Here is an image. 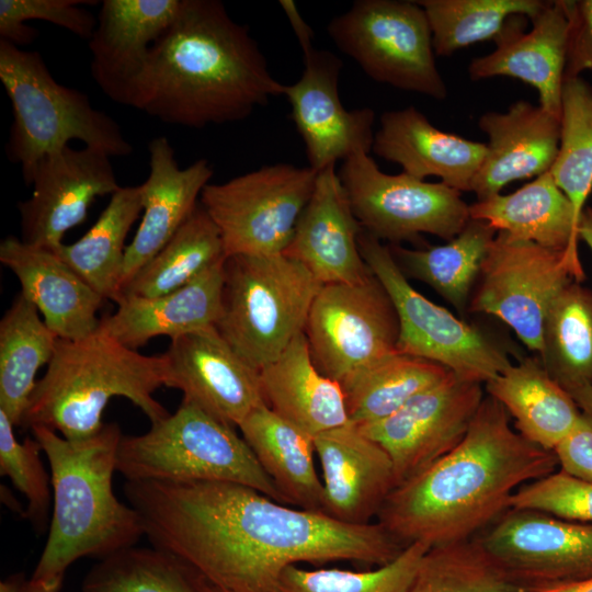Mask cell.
<instances>
[{
	"label": "cell",
	"instance_id": "ba28073f",
	"mask_svg": "<svg viewBox=\"0 0 592 592\" xmlns=\"http://www.w3.org/2000/svg\"><path fill=\"white\" fill-rule=\"evenodd\" d=\"M221 310L215 326L249 365L260 371L304 333L323 285L286 253L228 257Z\"/></svg>",
	"mask_w": 592,
	"mask_h": 592
},
{
	"label": "cell",
	"instance_id": "277c9868",
	"mask_svg": "<svg viewBox=\"0 0 592 592\" xmlns=\"http://www.w3.org/2000/svg\"><path fill=\"white\" fill-rule=\"evenodd\" d=\"M52 478L48 537L31 579L64 580L82 557L104 558L135 546L145 536L138 512L113 491L122 431L117 423L86 439L68 440L45 426H32Z\"/></svg>",
	"mask_w": 592,
	"mask_h": 592
},
{
	"label": "cell",
	"instance_id": "ffe728a7",
	"mask_svg": "<svg viewBox=\"0 0 592 592\" xmlns=\"http://www.w3.org/2000/svg\"><path fill=\"white\" fill-rule=\"evenodd\" d=\"M182 0H104L88 41L91 76L112 101L130 105L151 47L172 25Z\"/></svg>",
	"mask_w": 592,
	"mask_h": 592
},
{
	"label": "cell",
	"instance_id": "e0dca14e",
	"mask_svg": "<svg viewBox=\"0 0 592 592\" xmlns=\"http://www.w3.org/2000/svg\"><path fill=\"white\" fill-rule=\"evenodd\" d=\"M32 195L18 204L21 240L54 250L66 232L81 224L92 202L112 195L117 183L111 157L84 146H67L42 158L29 181Z\"/></svg>",
	"mask_w": 592,
	"mask_h": 592
},
{
	"label": "cell",
	"instance_id": "8992f818",
	"mask_svg": "<svg viewBox=\"0 0 592 592\" xmlns=\"http://www.w3.org/2000/svg\"><path fill=\"white\" fill-rule=\"evenodd\" d=\"M0 80L12 106L7 155L27 184L37 162L79 140L113 157L133 151L121 126L88 95L57 82L42 55L0 39Z\"/></svg>",
	"mask_w": 592,
	"mask_h": 592
},
{
	"label": "cell",
	"instance_id": "c3c4849f",
	"mask_svg": "<svg viewBox=\"0 0 592 592\" xmlns=\"http://www.w3.org/2000/svg\"><path fill=\"white\" fill-rule=\"evenodd\" d=\"M565 473L592 481V417L582 412L573 430L554 449Z\"/></svg>",
	"mask_w": 592,
	"mask_h": 592
},
{
	"label": "cell",
	"instance_id": "7a4b0ae2",
	"mask_svg": "<svg viewBox=\"0 0 592 592\" xmlns=\"http://www.w3.org/2000/svg\"><path fill=\"white\" fill-rule=\"evenodd\" d=\"M501 402L485 396L451 452L396 487L377 514L401 545L430 547L475 537L510 509L513 493L556 471L558 460L511 426Z\"/></svg>",
	"mask_w": 592,
	"mask_h": 592
},
{
	"label": "cell",
	"instance_id": "7bdbcfd3",
	"mask_svg": "<svg viewBox=\"0 0 592 592\" xmlns=\"http://www.w3.org/2000/svg\"><path fill=\"white\" fill-rule=\"evenodd\" d=\"M429 548L423 543L409 544L392 561L366 571L308 570L292 565L282 571L271 592H406Z\"/></svg>",
	"mask_w": 592,
	"mask_h": 592
},
{
	"label": "cell",
	"instance_id": "6da1fadb",
	"mask_svg": "<svg viewBox=\"0 0 592 592\" xmlns=\"http://www.w3.org/2000/svg\"><path fill=\"white\" fill-rule=\"evenodd\" d=\"M151 546L230 592H271L298 562L392 561L406 547L380 524H350L219 481H126Z\"/></svg>",
	"mask_w": 592,
	"mask_h": 592
},
{
	"label": "cell",
	"instance_id": "2e32d148",
	"mask_svg": "<svg viewBox=\"0 0 592 592\" xmlns=\"http://www.w3.org/2000/svg\"><path fill=\"white\" fill-rule=\"evenodd\" d=\"M478 537L526 590L592 578V523L509 509Z\"/></svg>",
	"mask_w": 592,
	"mask_h": 592
},
{
	"label": "cell",
	"instance_id": "83f0119b",
	"mask_svg": "<svg viewBox=\"0 0 592 592\" xmlns=\"http://www.w3.org/2000/svg\"><path fill=\"white\" fill-rule=\"evenodd\" d=\"M224 262L168 294L118 298L116 311L101 319L100 327L134 350L159 335L173 340L214 328L221 310Z\"/></svg>",
	"mask_w": 592,
	"mask_h": 592
},
{
	"label": "cell",
	"instance_id": "9a60e30c",
	"mask_svg": "<svg viewBox=\"0 0 592 592\" xmlns=\"http://www.w3.org/2000/svg\"><path fill=\"white\" fill-rule=\"evenodd\" d=\"M483 398L481 383L451 373L389 417L356 426L387 452L398 487L460 443Z\"/></svg>",
	"mask_w": 592,
	"mask_h": 592
},
{
	"label": "cell",
	"instance_id": "ab89813d",
	"mask_svg": "<svg viewBox=\"0 0 592 592\" xmlns=\"http://www.w3.org/2000/svg\"><path fill=\"white\" fill-rule=\"evenodd\" d=\"M542 0H418L428 18L434 53L451 56L468 45L494 39L508 19L532 20L545 7Z\"/></svg>",
	"mask_w": 592,
	"mask_h": 592
},
{
	"label": "cell",
	"instance_id": "681fc988",
	"mask_svg": "<svg viewBox=\"0 0 592 592\" xmlns=\"http://www.w3.org/2000/svg\"><path fill=\"white\" fill-rule=\"evenodd\" d=\"M280 5L289 21L301 52L306 53L314 48V32L303 19L295 2L292 0H280Z\"/></svg>",
	"mask_w": 592,
	"mask_h": 592
},
{
	"label": "cell",
	"instance_id": "6f0895ef",
	"mask_svg": "<svg viewBox=\"0 0 592 592\" xmlns=\"http://www.w3.org/2000/svg\"><path fill=\"white\" fill-rule=\"evenodd\" d=\"M523 592H530V591L525 590V591H523Z\"/></svg>",
	"mask_w": 592,
	"mask_h": 592
},
{
	"label": "cell",
	"instance_id": "8d00e7d4",
	"mask_svg": "<svg viewBox=\"0 0 592 592\" xmlns=\"http://www.w3.org/2000/svg\"><path fill=\"white\" fill-rule=\"evenodd\" d=\"M225 259L219 230L198 204L174 236L123 287L117 299L168 294Z\"/></svg>",
	"mask_w": 592,
	"mask_h": 592
},
{
	"label": "cell",
	"instance_id": "816d5d0a",
	"mask_svg": "<svg viewBox=\"0 0 592 592\" xmlns=\"http://www.w3.org/2000/svg\"><path fill=\"white\" fill-rule=\"evenodd\" d=\"M579 409L592 417V386L583 385L568 390Z\"/></svg>",
	"mask_w": 592,
	"mask_h": 592
},
{
	"label": "cell",
	"instance_id": "db71d44e",
	"mask_svg": "<svg viewBox=\"0 0 592 592\" xmlns=\"http://www.w3.org/2000/svg\"><path fill=\"white\" fill-rule=\"evenodd\" d=\"M62 580H26L23 592H58Z\"/></svg>",
	"mask_w": 592,
	"mask_h": 592
},
{
	"label": "cell",
	"instance_id": "74e56055",
	"mask_svg": "<svg viewBox=\"0 0 592 592\" xmlns=\"http://www.w3.org/2000/svg\"><path fill=\"white\" fill-rule=\"evenodd\" d=\"M543 366L567 391L592 386V289L580 282L566 286L545 318L540 350Z\"/></svg>",
	"mask_w": 592,
	"mask_h": 592
},
{
	"label": "cell",
	"instance_id": "836d02e7",
	"mask_svg": "<svg viewBox=\"0 0 592 592\" xmlns=\"http://www.w3.org/2000/svg\"><path fill=\"white\" fill-rule=\"evenodd\" d=\"M57 335L22 293L0 320V410L21 426L38 369L48 365Z\"/></svg>",
	"mask_w": 592,
	"mask_h": 592
},
{
	"label": "cell",
	"instance_id": "d4e9b609",
	"mask_svg": "<svg viewBox=\"0 0 592 592\" xmlns=\"http://www.w3.org/2000/svg\"><path fill=\"white\" fill-rule=\"evenodd\" d=\"M479 128L488 136L486 157L471 183L477 201L517 180L548 172L557 157L560 118L542 106L520 100L505 113L487 112Z\"/></svg>",
	"mask_w": 592,
	"mask_h": 592
},
{
	"label": "cell",
	"instance_id": "f6af8a7d",
	"mask_svg": "<svg viewBox=\"0 0 592 592\" xmlns=\"http://www.w3.org/2000/svg\"><path fill=\"white\" fill-rule=\"evenodd\" d=\"M98 1L82 0H0V39L15 46L31 44L38 32L25 24L43 20L66 29L84 39H90L96 18L82 4Z\"/></svg>",
	"mask_w": 592,
	"mask_h": 592
},
{
	"label": "cell",
	"instance_id": "f546056e",
	"mask_svg": "<svg viewBox=\"0 0 592 592\" xmlns=\"http://www.w3.org/2000/svg\"><path fill=\"white\" fill-rule=\"evenodd\" d=\"M485 389L503 405L522 436L547 451L556 448L581 415L571 395L550 377L537 355L521 356L485 383Z\"/></svg>",
	"mask_w": 592,
	"mask_h": 592
},
{
	"label": "cell",
	"instance_id": "5bb4252c",
	"mask_svg": "<svg viewBox=\"0 0 592 592\" xmlns=\"http://www.w3.org/2000/svg\"><path fill=\"white\" fill-rule=\"evenodd\" d=\"M304 333L314 364L342 386L398 351L399 320L387 291L371 271L356 283L323 284Z\"/></svg>",
	"mask_w": 592,
	"mask_h": 592
},
{
	"label": "cell",
	"instance_id": "d590c367",
	"mask_svg": "<svg viewBox=\"0 0 592 592\" xmlns=\"http://www.w3.org/2000/svg\"><path fill=\"white\" fill-rule=\"evenodd\" d=\"M451 373L437 363L399 351L386 355L341 386L350 423L360 426L383 420Z\"/></svg>",
	"mask_w": 592,
	"mask_h": 592
},
{
	"label": "cell",
	"instance_id": "f5cc1de1",
	"mask_svg": "<svg viewBox=\"0 0 592 592\" xmlns=\"http://www.w3.org/2000/svg\"><path fill=\"white\" fill-rule=\"evenodd\" d=\"M578 236L584 241L592 252V207L585 206L579 220Z\"/></svg>",
	"mask_w": 592,
	"mask_h": 592
},
{
	"label": "cell",
	"instance_id": "f1b7e54d",
	"mask_svg": "<svg viewBox=\"0 0 592 592\" xmlns=\"http://www.w3.org/2000/svg\"><path fill=\"white\" fill-rule=\"evenodd\" d=\"M259 373L265 405L312 437L350 423L344 391L314 364L305 333Z\"/></svg>",
	"mask_w": 592,
	"mask_h": 592
},
{
	"label": "cell",
	"instance_id": "603a6c76",
	"mask_svg": "<svg viewBox=\"0 0 592 592\" xmlns=\"http://www.w3.org/2000/svg\"><path fill=\"white\" fill-rule=\"evenodd\" d=\"M357 221L335 167L318 172L314 192L284 253L322 284L356 283L369 273L358 244Z\"/></svg>",
	"mask_w": 592,
	"mask_h": 592
},
{
	"label": "cell",
	"instance_id": "8fae6325",
	"mask_svg": "<svg viewBox=\"0 0 592 592\" xmlns=\"http://www.w3.org/2000/svg\"><path fill=\"white\" fill-rule=\"evenodd\" d=\"M584 277L579 248L550 249L498 231L482 261L468 312L494 316L538 353L553 301L566 286Z\"/></svg>",
	"mask_w": 592,
	"mask_h": 592
},
{
	"label": "cell",
	"instance_id": "52a82bcc",
	"mask_svg": "<svg viewBox=\"0 0 592 592\" xmlns=\"http://www.w3.org/2000/svg\"><path fill=\"white\" fill-rule=\"evenodd\" d=\"M116 471L126 481H219L287 503L235 428L181 402L140 435H123Z\"/></svg>",
	"mask_w": 592,
	"mask_h": 592
},
{
	"label": "cell",
	"instance_id": "7c38bea8",
	"mask_svg": "<svg viewBox=\"0 0 592 592\" xmlns=\"http://www.w3.org/2000/svg\"><path fill=\"white\" fill-rule=\"evenodd\" d=\"M317 175L309 167L280 162L208 183L200 204L219 230L225 257L284 253Z\"/></svg>",
	"mask_w": 592,
	"mask_h": 592
},
{
	"label": "cell",
	"instance_id": "9f6ffc18",
	"mask_svg": "<svg viewBox=\"0 0 592 592\" xmlns=\"http://www.w3.org/2000/svg\"><path fill=\"white\" fill-rule=\"evenodd\" d=\"M196 579H197V583H198L201 592H230L209 583L208 581H206L205 579L201 578L197 574H196Z\"/></svg>",
	"mask_w": 592,
	"mask_h": 592
},
{
	"label": "cell",
	"instance_id": "4fadbf2b",
	"mask_svg": "<svg viewBox=\"0 0 592 592\" xmlns=\"http://www.w3.org/2000/svg\"><path fill=\"white\" fill-rule=\"evenodd\" d=\"M352 210L364 231L389 244L423 243V234L449 241L470 220L462 192L406 172H383L369 153L360 152L338 171Z\"/></svg>",
	"mask_w": 592,
	"mask_h": 592
},
{
	"label": "cell",
	"instance_id": "e575fe53",
	"mask_svg": "<svg viewBox=\"0 0 592 592\" xmlns=\"http://www.w3.org/2000/svg\"><path fill=\"white\" fill-rule=\"evenodd\" d=\"M141 210L140 185L121 186L79 240L53 251L104 299L115 301L121 292L125 240Z\"/></svg>",
	"mask_w": 592,
	"mask_h": 592
},
{
	"label": "cell",
	"instance_id": "60d3db41",
	"mask_svg": "<svg viewBox=\"0 0 592 592\" xmlns=\"http://www.w3.org/2000/svg\"><path fill=\"white\" fill-rule=\"evenodd\" d=\"M549 172L580 219L592 192V86L581 77L563 80L559 147Z\"/></svg>",
	"mask_w": 592,
	"mask_h": 592
},
{
	"label": "cell",
	"instance_id": "30bf717a",
	"mask_svg": "<svg viewBox=\"0 0 592 592\" xmlns=\"http://www.w3.org/2000/svg\"><path fill=\"white\" fill-rule=\"evenodd\" d=\"M327 32L374 81L446 99L431 27L417 1L357 0L329 22Z\"/></svg>",
	"mask_w": 592,
	"mask_h": 592
},
{
	"label": "cell",
	"instance_id": "3957f363",
	"mask_svg": "<svg viewBox=\"0 0 592 592\" xmlns=\"http://www.w3.org/2000/svg\"><path fill=\"white\" fill-rule=\"evenodd\" d=\"M284 84L246 25L218 0H182L151 47L130 105L189 128L239 122L283 94Z\"/></svg>",
	"mask_w": 592,
	"mask_h": 592
},
{
	"label": "cell",
	"instance_id": "bcb514c9",
	"mask_svg": "<svg viewBox=\"0 0 592 592\" xmlns=\"http://www.w3.org/2000/svg\"><path fill=\"white\" fill-rule=\"evenodd\" d=\"M510 509L535 510L563 520L592 523V481L560 469L521 486L511 497Z\"/></svg>",
	"mask_w": 592,
	"mask_h": 592
},
{
	"label": "cell",
	"instance_id": "7dc6e473",
	"mask_svg": "<svg viewBox=\"0 0 592 592\" xmlns=\"http://www.w3.org/2000/svg\"><path fill=\"white\" fill-rule=\"evenodd\" d=\"M569 20L563 80L592 70V0H563Z\"/></svg>",
	"mask_w": 592,
	"mask_h": 592
},
{
	"label": "cell",
	"instance_id": "4dcf8cb0",
	"mask_svg": "<svg viewBox=\"0 0 592 592\" xmlns=\"http://www.w3.org/2000/svg\"><path fill=\"white\" fill-rule=\"evenodd\" d=\"M470 218L550 249L579 248V217L550 172L510 194H496L469 205Z\"/></svg>",
	"mask_w": 592,
	"mask_h": 592
},
{
	"label": "cell",
	"instance_id": "7402d4cb",
	"mask_svg": "<svg viewBox=\"0 0 592 592\" xmlns=\"http://www.w3.org/2000/svg\"><path fill=\"white\" fill-rule=\"evenodd\" d=\"M322 469L320 512L350 524L371 523L396 488L387 452L348 423L314 437Z\"/></svg>",
	"mask_w": 592,
	"mask_h": 592
},
{
	"label": "cell",
	"instance_id": "1f68e13d",
	"mask_svg": "<svg viewBox=\"0 0 592 592\" xmlns=\"http://www.w3.org/2000/svg\"><path fill=\"white\" fill-rule=\"evenodd\" d=\"M238 428L286 502L320 512L323 487L315 467L314 437L265 403L255 408Z\"/></svg>",
	"mask_w": 592,
	"mask_h": 592
},
{
	"label": "cell",
	"instance_id": "cb8c5ba5",
	"mask_svg": "<svg viewBox=\"0 0 592 592\" xmlns=\"http://www.w3.org/2000/svg\"><path fill=\"white\" fill-rule=\"evenodd\" d=\"M148 151L149 174L140 184L144 215L126 246L121 291L192 215L214 173L206 159L180 168L174 149L164 136L153 138Z\"/></svg>",
	"mask_w": 592,
	"mask_h": 592
},
{
	"label": "cell",
	"instance_id": "b9f144b4",
	"mask_svg": "<svg viewBox=\"0 0 592 592\" xmlns=\"http://www.w3.org/2000/svg\"><path fill=\"white\" fill-rule=\"evenodd\" d=\"M82 592H201L196 574L155 547H128L101 558L86 574Z\"/></svg>",
	"mask_w": 592,
	"mask_h": 592
},
{
	"label": "cell",
	"instance_id": "5b68a950",
	"mask_svg": "<svg viewBox=\"0 0 592 592\" xmlns=\"http://www.w3.org/2000/svg\"><path fill=\"white\" fill-rule=\"evenodd\" d=\"M167 357L130 349L101 327L77 339H58L43 377L37 380L21 426L48 428L80 440L104 425L103 411L113 397H124L151 423L170 413L153 394L166 386Z\"/></svg>",
	"mask_w": 592,
	"mask_h": 592
},
{
	"label": "cell",
	"instance_id": "f907efd6",
	"mask_svg": "<svg viewBox=\"0 0 592 592\" xmlns=\"http://www.w3.org/2000/svg\"><path fill=\"white\" fill-rule=\"evenodd\" d=\"M530 592H592V578L588 580L547 584L527 589Z\"/></svg>",
	"mask_w": 592,
	"mask_h": 592
},
{
	"label": "cell",
	"instance_id": "4316f807",
	"mask_svg": "<svg viewBox=\"0 0 592 592\" xmlns=\"http://www.w3.org/2000/svg\"><path fill=\"white\" fill-rule=\"evenodd\" d=\"M372 151L414 178L437 177L468 192L486 157L487 145L443 132L415 107L383 113Z\"/></svg>",
	"mask_w": 592,
	"mask_h": 592
},
{
	"label": "cell",
	"instance_id": "11a10c76",
	"mask_svg": "<svg viewBox=\"0 0 592 592\" xmlns=\"http://www.w3.org/2000/svg\"><path fill=\"white\" fill-rule=\"evenodd\" d=\"M26 580L18 573L0 582V592H23Z\"/></svg>",
	"mask_w": 592,
	"mask_h": 592
},
{
	"label": "cell",
	"instance_id": "484cf974",
	"mask_svg": "<svg viewBox=\"0 0 592 592\" xmlns=\"http://www.w3.org/2000/svg\"><path fill=\"white\" fill-rule=\"evenodd\" d=\"M0 262L58 339L77 340L98 330L104 298L53 250L9 236L0 242Z\"/></svg>",
	"mask_w": 592,
	"mask_h": 592
},
{
	"label": "cell",
	"instance_id": "ee69618b",
	"mask_svg": "<svg viewBox=\"0 0 592 592\" xmlns=\"http://www.w3.org/2000/svg\"><path fill=\"white\" fill-rule=\"evenodd\" d=\"M14 424L0 410V474L10 478L12 485L27 500L25 516L37 533L43 534L50 522L48 513L53 508L50 473H47L41 454V444L32 436L19 442Z\"/></svg>",
	"mask_w": 592,
	"mask_h": 592
},
{
	"label": "cell",
	"instance_id": "d6986e66",
	"mask_svg": "<svg viewBox=\"0 0 592 592\" xmlns=\"http://www.w3.org/2000/svg\"><path fill=\"white\" fill-rule=\"evenodd\" d=\"M166 387L182 391L195 406L231 426L265 403L260 373L223 339L216 328L171 340L164 353Z\"/></svg>",
	"mask_w": 592,
	"mask_h": 592
},
{
	"label": "cell",
	"instance_id": "44dd1931",
	"mask_svg": "<svg viewBox=\"0 0 592 592\" xmlns=\"http://www.w3.org/2000/svg\"><path fill=\"white\" fill-rule=\"evenodd\" d=\"M524 15H512L496 36V49L474 58L471 80L519 79L538 92L539 106L560 118L569 20L563 0L547 1L525 31Z\"/></svg>",
	"mask_w": 592,
	"mask_h": 592
},
{
	"label": "cell",
	"instance_id": "f35d334b",
	"mask_svg": "<svg viewBox=\"0 0 592 592\" xmlns=\"http://www.w3.org/2000/svg\"><path fill=\"white\" fill-rule=\"evenodd\" d=\"M478 536L430 547L406 592H523Z\"/></svg>",
	"mask_w": 592,
	"mask_h": 592
},
{
	"label": "cell",
	"instance_id": "ac0fdd59",
	"mask_svg": "<svg viewBox=\"0 0 592 592\" xmlns=\"http://www.w3.org/2000/svg\"><path fill=\"white\" fill-rule=\"evenodd\" d=\"M300 78L284 84L283 96L291 104V116L307 155L309 168L320 172L338 161L371 153L375 112L369 107L348 110L339 94L341 59L316 49L303 53Z\"/></svg>",
	"mask_w": 592,
	"mask_h": 592
},
{
	"label": "cell",
	"instance_id": "d6a6232c",
	"mask_svg": "<svg viewBox=\"0 0 592 592\" xmlns=\"http://www.w3.org/2000/svg\"><path fill=\"white\" fill-rule=\"evenodd\" d=\"M488 223L473 219L442 246L409 249L388 244L402 273L428 284L460 316L468 312L482 261L497 235Z\"/></svg>",
	"mask_w": 592,
	"mask_h": 592
},
{
	"label": "cell",
	"instance_id": "9c48e42d",
	"mask_svg": "<svg viewBox=\"0 0 592 592\" xmlns=\"http://www.w3.org/2000/svg\"><path fill=\"white\" fill-rule=\"evenodd\" d=\"M361 254L387 291L399 320L397 350L437 363L460 378L487 383L514 352L489 330L457 318L411 286L388 244L362 230Z\"/></svg>",
	"mask_w": 592,
	"mask_h": 592
}]
</instances>
